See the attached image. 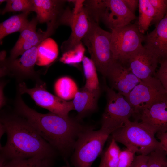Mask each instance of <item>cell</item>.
Segmentation results:
<instances>
[{"label": "cell", "instance_id": "obj_1", "mask_svg": "<svg viewBox=\"0 0 167 167\" xmlns=\"http://www.w3.org/2000/svg\"><path fill=\"white\" fill-rule=\"evenodd\" d=\"M21 95L17 92L15 100L17 114L26 119L54 148L65 154L74 149L80 135L89 127L69 117L39 113L27 105Z\"/></svg>", "mask_w": 167, "mask_h": 167}, {"label": "cell", "instance_id": "obj_2", "mask_svg": "<svg viewBox=\"0 0 167 167\" xmlns=\"http://www.w3.org/2000/svg\"><path fill=\"white\" fill-rule=\"evenodd\" d=\"M0 123L7 136L6 144L0 147L1 157L5 161L36 156L53 158L54 148L23 117L17 114L3 116Z\"/></svg>", "mask_w": 167, "mask_h": 167}, {"label": "cell", "instance_id": "obj_3", "mask_svg": "<svg viewBox=\"0 0 167 167\" xmlns=\"http://www.w3.org/2000/svg\"><path fill=\"white\" fill-rule=\"evenodd\" d=\"M155 134L142 122L130 120L123 126L111 134L112 139L124 145L128 149L135 153L145 155L157 149L164 150L161 143L156 139Z\"/></svg>", "mask_w": 167, "mask_h": 167}, {"label": "cell", "instance_id": "obj_4", "mask_svg": "<svg viewBox=\"0 0 167 167\" xmlns=\"http://www.w3.org/2000/svg\"><path fill=\"white\" fill-rule=\"evenodd\" d=\"M84 6L94 21L100 20L111 30L130 24L136 19L123 0H85Z\"/></svg>", "mask_w": 167, "mask_h": 167}, {"label": "cell", "instance_id": "obj_5", "mask_svg": "<svg viewBox=\"0 0 167 167\" xmlns=\"http://www.w3.org/2000/svg\"><path fill=\"white\" fill-rule=\"evenodd\" d=\"M111 32L102 29L92 19L89 29L82 40L97 70L105 78L115 60L111 49Z\"/></svg>", "mask_w": 167, "mask_h": 167}, {"label": "cell", "instance_id": "obj_6", "mask_svg": "<svg viewBox=\"0 0 167 167\" xmlns=\"http://www.w3.org/2000/svg\"><path fill=\"white\" fill-rule=\"evenodd\" d=\"M111 132L101 126L96 131L90 127L79 137L72 158L75 167H91L101 153L105 143Z\"/></svg>", "mask_w": 167, "mask_h": 167}, {"label": "cell", "instance_id": "obj_7", "mask_svg": "<svg viewBox=\"0 0 167 167\" xmlns=\"http://www.w3.org/2000/svg\"><path fill=\"white\" fill-rule=\"evenodd\" d=\"M111 49L114 59L126 65L130 58L143 47L145 35L136 24H130L112 30Z\"/></svg>", "mask_w": 167, "mask_h": 167}, {"label": "cell", "instance_id": "obj_8", "mask_svg": "<svg viewBox=\"0 0 167 167\" xmlns=\"http://www.w3.org/2000/svg\"><path fill=\"white\" fill-rule=\"evenodd\" d=\"M107 103L103 114L102 126L112 133L123 126L134 115L133 109L124 96L110 88L105 87Z\"/></svg>", "mask_w": 167, "mask_h": 167}, {"label": "cell", "instance_id": "obj_9", "mask_svg": "<svg viewBox=\"0 0 167 167\" xmlns=\"http://www.w3.org/2000/svg\"><path fill=\"white\" fill-rule=\"evenodd\" d=\"M17 89L21 95H29L38 105L61 116L68 117L69 112L75 110L72 101H66L52 94L46 90L45 83L42 81L36 83L32 88H28L24 82H20Z\"/></svg>", "mask_w": 167, "mask_h": 167}, {"label": "cell", "instance_id": "obj_10", "mask_svg": "<svg viewBox=\"0 0 167 167\" xmlns=\"http://www.w3.org/2000/svg\"><path fill=\"white\" fill-rule=\"evenodd\" d=\"M40 43L26 50L19 58L11 60L5 59L0 61L1 77L10 75L20 82L27 79L34 80L36 83L41 81L39 73L34 69Z\"/></svg>", "mask_w": 167, "mask_h": 167}, {"label": "cell", "instance_id": "obj_11", "mask_svg": "<svg viewBox=\"0 0 167 167\" xmlns=\"http://www.w3.org/2000/svg\"><path fill=\"white\" fill-rule=\"evenodd\" d=\"M167 94L154 76L141 80L125 97L132 107L135 117L155 100Z\"/></svg>", "mask_w": 167, "mask_h": 167}, {"label": "cell", "instance_id": "obj_12", "mask_svg": "<svg viewBox=\"0 0 167 167\" xmlns=\"http://www.w3.org/2000/svg\"><path fill=\"white\" fill-rule=\"evenodd\" d=\"M38 22L36 17L33 18L20 32L18 39L11 49L8 59L11 60L17 58L26 50L49 37L58 26L56 22L52 21L47 23V28L45 31L40 30L37 32Z\"/></svg>", "mask_w": 167, "mask_h": 167}, {"label": "cell", "instance_id": "obj_13", "mask_svg": "<svg viewBox=\"0 0 167 167\" xmlns=\"http://www.w3.org/2000/svg\"><path fill=\"white\" fill-rule=\"evenodd\" d=\"M156 133L167 131V94L159 97L135 116Z\"/></svg>", "mask_w": 167, "mask_h": 167}, {"label": "cell", "instance_id": "obj_14", "mask_svg": "<svg viewBox=\"0 0 167 167\" xmlns=\"http://www.w3.org/2000/svg\"><path fill=\"white\" fill-rule=\"evenodd\" d=\"M105 78L110 88L126 97L141 81L127 67L115 60L108 70Z\"/></svg>", "mask_w": 167, "mask_h": 167}, {"label": "cell", "instance_id": "obj_15", "mask_svg": "<svg viewBox=\"0 0 167 167\" xmlns=\"http://www.w3.org/2000/svg\"><path fill=\"white\" fill-rule=\"evenodd\" d=\"M159 64L156 56L143 47L130 58L127 65L132 73L141 80L154 76Z\"/></svg>", "mask_w": 167, "mask_h": 167}, {"label": "cell", "instance_id": "obj_16", "mask_svg": "<svg viewBox=\"0 0 167 167\" xmlns=\"http://www.w3.org/2000/svg\"><path fill=\"white\" fill-rule=\"evenodd\" d=\"M92 19L84 6L78 14L73 15L72 12L66 24V25L70 27L71 32L68 39L61 45V50L63 53L73 49L82 42L89 29Z\"/></svg>", "mask_w": 167, "mask_h": 167}, {"label": "cell", "instance_id": "obj_17", "mask_svg": "<svg viewBox=\"0 0 167 167\" xmlns=\"http://www.w3.org/2000/svg\"><path fill=\"white\" fill-rule=\"evenodd\" d=\"M143 47L155 54L159 62L167 59V13L154 29L145 35Z\"/></svg>", "mask_w": 167, "mask_h": 167}, {"label": "cell", "instance_id": "obj_18", "mask_svg": "<svg viewBox=\"0 0 167 167\" xmlns=\"http://www.w3.org/2000/svg\"><path fill=\"white\" fill-rule=\"evenodd\" d=\"M67 1L58 0H33L34 12L38 22L48 23L58 22L60 25L62 17L65 10L64 6Z\"/></svg>", "mask_w": 167, "mask_h": 167}, {"label": "cell", "instance_id": "obj_19", "mask_svg": "<svg viewBox=\"0 0 167 167\" xmlns=\"http://www.w3.org/2000/svg\"><path fill=\"white\" fill-rule=\"evenodd\" d=\"M100 93V89L90 91L83 87L79 90L72 101L79 117L96 110Z\"/></svg>", "mask_w": 167, "mask_h": 167}, {"label": "cell", "instance_id": "obj_20", "mask_svg": "<svg viewBox=\"0 0 167 167\" xmlns=\"http://www.w3.org/2000/svg\"><path fill=\"white\" fill-rule=\"evenodd\" d=\"M58 54V48L56 42L51 38L45 39L40 44L36 64L45 66L53 62Z\"/></svg>", "mask_w": 167, "mask_h": 167}, {"label": "cell", "instance_id": "obj_21", "mask_svg": "<svg viewBox=\"0 0 167 167\" xmlns=\"http://www.w3.org/2000/svg\"><path fill=\"white\" fill-rule=\"evenodd\" d=\"M29 13L23 12L13 15L1 23L0 41L9 34L17 32H20L29 22L28 16Z\"/></svg>", "mask_w": 167, "mask_h": 167}, {"label": "cell", "instance_id": "obj_22", "mask_svg": "<svg viewBox=\"0 0 167 167\" xmlns=\"http://www.w3.org/2000/svg\"><path fill=\"white\" fill-rule=\"evenodd\" d=\"M54 89L56 96L66 101L73 99L79 91L75 81L67 76L58 79L54 84Z\"/></svg>", "mask_w": 167, "mask_h": 167}, {"label": "cell", "instance_id": "obj_23", "mask_svg": "<svg viewBox=\"0 0 167 167\" xmlns=\"http://www.w3.org/2000/svg\"><path fill=\"white\" fill-rule=\"evenodd\" d=\"M53 158L34 156L25 159H15L0 162V167H52Z\"/></svg>", "mask_w": 167, "mask_h": 167}, {"label": "cell", "instance_id": "obj_24", "mask_svg": "<svg viewBox=\"0 0 167 167\" xmlns=\"http://www.w3.org/2000/svg\"><path fill=\"white\" fill-rule=\"evenodd\" d=\"M139 16L136 23L140 32L144 34L148 30L155 15L154 9L149 0H139Z\"/></svg>", "mask_w": 167, "mask_h": 167}, {"label": "cell", "instance_id": "obj_25", "mask_svg": "<svg viewBox=\"0 0 167 167\" xmlns=\"http://www.w3.org/2000/svg\"><path fill=\"white\" fill-rule=\"evenodd\" d=\"M85 84L83 87L90 91L100 89L96 66L91 58L84 56L82 61Z\"/></svg>", "mask_w": 167, "mask_h": 167}, {"label": "cell", "instance_id": "obj_26", "mask_svg": "<svg viewBox=\"0 0 167 167\" xmlns=\"http://www.w3.org/2000/svg\"><path fill=\"white\" fill-rule=\"evenodd\" d=\"M85 48L81 42L73 49L63 53L60 61L63 63L76 65L83 61L85 56Z\"/></svg>", "mask_w": 167, "mask_h": 167}, {"label": "cell", "instance_id": "obj_27", "mask_svg": "<svg viewBox=\"0 0 167 167\" xmlns=\"http://www.w3.org/2000/svg\"><path fill=\"white\" fill-rule=\"evenodd\" d=\"M5 7L2 11L3 15L8 12L34 11L33 0H7Z\"/></svg>", "mask_w": 167, "mask_h": 167}, {"label": "cell", "instance_id": "obj_28", "mask_svg": "<svg viewBox=\"0 0 167 167\" xmlns=\"http://www.w3.org/2000/svg\"><path fill=\"white\" fill-rule=\"evenodd\" d=\"M113 139L106 151L103 155L101 159L108 167H117L121 150Z\"/></svg>", "mask_w": 167, "mask_h": 167}, {"label": "cell", "instance_id": "obj_29", "mask_svg": "<svg viewBox=\"0 0 167 167\" xmlns=\"http://www.w3.org/2000/svg\"><path fill=\"white\" fill-rule=\"evenodd\" d=\"M167 154L165 151L157 149L148 156V167H167Z\"/></svg>", "mask_w": 167, "mask_h": 167}, {"label": "cell", "instance_id": "obj_30", "mask_svg": "<svg viewBox=\"0 0 167 167\" xmlns=\"http://www.w3.org/2000/svg\"><path fill=\"white\" fill-rule=\"evenodd\" d=\"M155 13V17L151 24L156 25L167 13V0H149Z\"/></svg>", "mask_w": 167, "mask_h": 167}, {"label": "cell", "instance_id": "obj_31", "mask_svg": "<svg viewBox=\"0 0 167 167\" xmlns=\"http://www.w3.org/2000/svg\"><path fill=\"white\" fill-rule=\"evenodd\" d=\"M135 154L127 148L121 151L117 167H130L134 161Z\"/></svg>", "mask_w": 167, "mask_h": 167}, {"label": "cell", "instance_id": "obj_32", "mask_svg": "<svg viewBox=\"0 0 167 167\" xmlns=\"http://www.w3.org/2000/svg\"><path fill=\"white\" fill-rule=\"evenodd\" d=\"M160 66L154 76L161 83L167 93V59L161 61Z\"/></svg>", "mask_w": 167, "mask_h": 167}, {"label": "cell", "instance_id": "obj_33", "mask_svg": "<svg viewBox=\"0 0 167 167\" xmlns=\"http://www.w3.org/2000/svg\"><path fill=\"white\" fill-rule=\"evenodd\" d=\"M147 155H139L135 156L134 161L130 167H148Z\"/></svg>", "mask_w": 167, "mask_h": 167}, {"label": "cell", "instance_id": "obj_34", "mask_svg": "<svg viewBox=\"0 0 167 167\" xmlns=\"http://www.w3.org/2000/svg\"><path fill=\"white\" fill-rule=\"evenodd\" d=\"M85 0H68L72 2L74 5V7L72 10V14L73 15H76L79 13L84 7Z\"/></svg>", "mask_w": 167, "mask_h": 167}, {"label": "cell", "instance_id": "obj_35", "mask_svg": "<svg viewBox=\"0 0 167 167\" xmlns=\"http://www.w3.org/2000/svg\"><path fill=\"white\" fill-rule=\"evenodd\" d=\"M156 136L161 143L164 150L167 155V131L164 132L157 133Z\"/></svg>", "mask_w": 167, "mask_h": 167}, {"label": "cell", "instance_id": "obj_36", "mask_svg": "<svg viewBox=\"0 0 167 167\" xmlns=\"http://www.w3.org/2000/svg\"><path fill=\"white\" fill-rule=\"evenodd\" d=\"M124 2L129 10L133 14L138 6V0H123Z\"/></svg>", "mask_w": 167, "mask_h": 167}, {"label": "cell", "instance_id": "obj_37", "mask_svg": "<svg viewBox=\"0 0 167 167\" xmlns=\"http://www.w3.org/2000/svg\"><path fill=\"white\" fill-rule=\"evenodd\" d=\"M4 83H1L0 85V108L3 106L6 103V98L3 93Z\"/></svg>", "mask_w": 167, "mask_h": 167}, {"label": "cell", "instance_id": "obj_38", "mask_svg": "<svg viewBox=\"0 0 167 167\" xmlns=\"http://www.w3.org/2000/svg\"><path fill=\"white\" fill-rule=\"evenodd\" d=\"M6 56V52L4 51H2L0 53V61L5 59Z\"/></svg>", "mask_w": 167, "mask_h": 167}, {"label": "cell", "instance_id": "obj_39", "mask_svg": "<svg viewBox=\"0 0 167 167\" xmlns=\"http://www.w3.org/2000/svg\"><path fill=\"white\" fill-rule=\"evenodd\" d=\"M5 132V129L2 124L0 123V138L2 136L4 133Z\"/></svg>", "mask_w": 167, "mask_h": 167}, {"label": "cell", "instance_id": "obj_40", "mask_svg": "<svg viewBox=\"0 0 167 167\" xmlns=\"http://www.w3.org/2000/svg\"><path fill=\"white\" fill-rule=\"evenodd\" d=\"M98 167H108L105 163L104 161L102 159H101V162L99 166Z\"/></svg>", "mask_w": 167, "mask_h": 167}, {"label": "cell", "instance_id": "obj_41", "mask_svg": "<svg viewBox=\"0 0 167 167\" xmlns=\"http://www.w3.org/2000/svg\"><path fill=\"white\" fill-rule=\"evenodd\" d=\"M5 1H6V0H0V4H2V2H5Z\"/></svg>", "mask_w": 167, "mask_h": 167}]
</instances>
